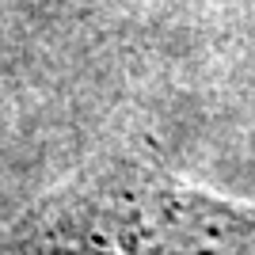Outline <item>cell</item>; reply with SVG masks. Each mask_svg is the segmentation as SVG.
<instances>
[{
    "mask_svg": "<svg viewBox=\"0 0 255 255\" xmlns=\"http://www.w3.org/2000/svg\"><path fill=\"white\" fill-rule=\"evenodd\" d=\"M0 255H255V206L175 179L129 141L42 198Z\"/></svg>",
    "mask_w": 255,
    "mask_h": 255,
    "instance_id": "obj_1",
    "label": "cell"
}]
</instances>
